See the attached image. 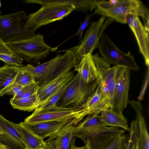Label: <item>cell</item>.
I'll return each instance as SVG.
<instances>
[{
	"instance_id": "obj_1",
	"label": "cell",
	"mask_w": 149,
	"mask_h": 149,
	"mask_svg": "<svg viewBox=\"0 0 149 149\" xmlns=\"http://www.w3.org/2000/svg\"><path fill=\"white\" fill-rule=\"evenodd\" d=\"M63 51L65 52L64 54H58L46 62L36 66L30 64L23 65L19 69L31 75L40 84L47 83L71 71L75 66L73 51L70 49Z\"/></svg>"
},
{
	"instance_id": "obj_2",
	"label": "cell",
	"mask_w": 149,
	"mask_h": 149,
	"mask_svg": "<svg viewBox=\"0 0 149 149\" xmlns=\"http://www.w3.org/2000/svg\"><path fill=\"white\" fill-rule=\"evenodd\" d=\"M24 2L42 6L38 11L28 15L25 26L26 30L36 31L42 26L62 19L75 10L72 3H58L52 0H25Z\"/></svg>"
},
{
	"instance_id": "obj_3",
	"label": "cell",
	"mask_w": 149,
	"mask_h": 149,
	"mask_svg": "<svg viewBox=\"0 0 149 149\" xmlns=\"http://www.w3.org/2000/svg\"><path fill=\"white\" fill-rule=\"evenodd\" d=\"M44 37L38 33L31 38L6 42L8 47L20 58L29 64H39L40 61L51 51L57 47H52L45 42Z\"/></svg>"
},
{
	"instance_id": "obj_4",
	"label": "cell",
	"mask_w": 149,
	"mask_h": 149,
	"mask_svg": "<svg viewBox=\"0 0 149 149\" xmlns=\"http://www.w3.org/2000/svg\"><path fill=\"white\" fill-rule=\"evenodd\" d=\"M99 83L97 79L91 82L86 83L77 72L69 83L65 93L56 105L73 109L78 108L94 93Z\"/></svg>"
},
{
	"instance_id": "obj_5",
	"label": "cell",
	"mask_w": 149,
	"mask_h": 149,
	"mask_svg": "<svg viewBox=\"0 0 149 149\" xmlns=\"http://www.w3.org/2000/svg\"><path fill=\"white\" fill-rule=\"evenodd\" d=\"M28 15L24 11L0 15V37L7 42L31 38L36 34L33 30H26Z\"/></svg>"
},
{
	"instance_id": "obj_6",
	"label": "cell",
	"mask_w": 149,
	"mask_h": 149,
	"mask_svg": "<svg viewBox=\"0 0 149 149\" xmlns=\"http://www.w3.org/2000/svg\"><path fill=\"white\" fill-rule=\"evenodd\" d=\"M93 13L112 18L117 22L123 24H127V17L128 15L141 16L145 24L149 23L148 10L139 0H118L117 4L110 8L94 11Z\"/></svg>"
},
{
	"instance_id": "obj_7",
	"label": "cell",
	"mask_w": 149,
	"mask_h": 149,
	"mask_svg": "<svg viewBox=\"0 0 149 149\" xmlns=\"http://www.w3.org/2000/svg\"><path fill=\"white\" fill-rule=\"evenodd\" d=\"M106 18V17L101 16L97 21L92 22L87 29L80 44L70 49L74 55L75 66L84 56L88 54H92L97 47L104 31L114 21L113 19L109 18L104 22Z\"/></svg>"
},
{
	"instance_id": "obj_8",
	"label": "cell",
	"mask_w": 149,
	"mask_h": 149,
	"mask_svg": "<svg viewBox=\"0 0 149 149\" xmlns=\"http://www.w3.org/2000/svg\"><path fill=\"white\" fill-rule=\"evenodd\" d=\"M102 57L109 64L137 71L139 68L134 57L129 52L125 53L118 48L104 33L102 35L97 46Z\"/></svg>"
},
{
	"instance_id": "obj_9",
	"label": "cell",
	"mask_w": 149,
	"mask_h": 149,
	"mask_svg": "<svg viewBox=\"0 0 149 149\" xmlns=\"http://www.w3.org/2000/svg\"><path fill=\"white\" fill-rule=\"evenodd\" d=\"M80 107L76 109L63 107L56 105L43 111L33 113L26 118L24 123L27 125L49 122H61L74 118L81 121Z\"/></svg>"
},
{
	"instance_id": "obj_10",
	"label": "cell",
	"mask_w": 149,
	"mask_h": 149,
	"mask_svg": "<svg viewBox=\"0 0 149 149\" xmlns=\"http://www.w3.org/2000/svg\"><path fill=\"white\" fill-rule=\"evenodd\" d=\"M130 70L125 67H118L112 110L119 113H123L129 102Z\"/></svg>"
},
{
	"instance_id": "obj_11",
	"label": "cell",
	"mask_w": 149,
	"mask_h": 149,
	"mask_svg": "<svg viewBox=\"0 0 149 149\" xmlns=\"http://www.w3.org/2000/svg\"><path fill=\"white\" fill-rule=\"evenodd\" d=\"M126 20L134 35L145 64L149 68V24L143 25L139 17L131 15H127Z\"/></svg>"
},
{
	"instance_id": "obj_12",
	"label": "cell",
	"mask_w": 149,
	"mask_h": 149,
	"mask_svg": "<svg viewBox=\"0 0 149 149\" xmlns=\"http://www.w3.org/2000/svg\"><path fill=\"white\" fill-rule=\"evenodd\" d=\"M0 127L3 132L0 134V142L7 149H26L17 124L7 120L0 114Z\"/></svg>"
},
{
	"instance_id": "obj_13",
	"label": "cell",
	"mask_w": 149,
	"mask_h": 149,
	"mask_svg": "<svg viewBox=\"0 0 149 149\" xmlns=\"http://www.w3.org/2000/svg\"><path fill=\"white\" fill-rule=\"evenodd\" d=\"M80 121L74 118L63 122H49L27 125L32 130L43 139L48 137L45 142L53 139L61 132L68 126L77 125Z\"/></svg>"
},
{
	"instance_id": "obj_14",
	"label": "cell",
	"mask_w": 149,
	"mask_h": 149,
	"mask_svg": "<svg viewBox=\"0 0 149 149\" xmlns=\"http://www.w3.org/2000/svg\"><path fill=\"white\" fill-rule=\"evenodd\" d=\"M127 139L124 133L109 134L92 137L84 143L87 149H122Z\"/></svg>"
},
{
	"instance_id": "obj_15",
	"label": "cell",
	"mask_w": 149,
	"mask_h": 149,
	"mask_svg": "<svg viewBox=\"0 0 149 149\" xmlns=\"http://www.w3.org/2000/svg\"><path fill=\"white\" fill-rule=\"evenodd\" d=\"M129 103L136 113V118L139 125L135 149H149V136L141 104L140 102L134 100L130 101Z\"/></svg>"
},
{
	"instance_id": "obj_16",
	"label": "cell",
	"mask_w": 149,
	"mask_h": 149,
	"mask_svg": "<svg viewBox=\"0 0 149 149\" xmlns=\"http://www.w3.org/2000/svg\"><path fill=\"white\" fill-rule=\"evenodd\" d=\"M74 73V71H70L47 83L40 84L37 94L41 102L59 88L70 82L75 76Z\"/></svg>"
},
{
	"instance_id": "obj_17",
	"label": "cell",
	"mask_w": 149,
	"mask_h": 149,
	"mask_svg": "<svg viewBox=\"0 0 149 149\" xmlns=\"http://www.w3.org/2000/svg\"><path fill=\"white\" fill-rule=\"evenodd\" d=\"M17 125L26 149H46L44 139L33 132L27 124L22 122Z\"/></svg>"
},
{
	"instance_id": "obj_18",
	"label": "cell",
	"mask_w": 149,
	"mask_h": 149,
	"mask_svg": "<svg viewBox=\"0 0 149 149\" xmlns=\"http://www.w3.org/2000/svg\"><path fill=\"white\" fill-rule=\"evenodd\" d=\"M76 125L73 124L68 126L53 139L46 142V149H69L75 144L76 137L74 132Z\"/></svg>"
},
{
	"instance_id": "obj_19",
	"label": "cell",
	"mask_w": 149,
	"mask_h": 149,
	"mask_svg": "<svg viewBox=\"0 0 149 149\" xmlns=\"http://www.w3.org/2000/svg\"><path fill=\"white\" fill-rule=\"evenodd\" d=\"M74 68V71L78 73L86 83L91 82L98 78V72L91 54H88L84 56Z\"/></svg>"
},
{
	"instance_id": "obj_20",
	"label": "cell",
	"mask_w": 149,
	"mask_h": 149,
	"mask_svg": "<svg viewBox=\"0 0 149 149\" xmlns=\"http://www.w3.org/2000/svg\"><path fill=\"white\" fill-rule=\"evenodd\" d=\"M125 131L116 127L99 126L74 132V134L76 138H79L84 143L92 137L101 135L124 133Z\"/></svg>"
},
{
	"instance_id": "obj_21",
	"label": "cell",
	"mask_w": 149,
	"mask_h": 149,
	"mask_svg": "<svg viewBox=\"0 0 149 149\" xmlns=\"http://www.w3.org/2000/svg\"><path fill=\"white\" fill-rule=\"evenodd\" d=\"M100 113L101 119L106 126L118 127L129 131L127 119L123 113H119L108 108L103 109Z\"/></svg>"
},
{
	"instance_id": "obj_22",
	"label": "cell",
	"mask_w": 149,
	"mask_h": 149,
	"mask_svg": "<svg viewBox=\"0 0 149 149\" xmlns=\"http://www.w3.org/2000/svg\"><path fill=\"white\" fill-rule=\"evenodd\" d=\"M10 102L14 109L28 111L35 110L41 103L37 93L20 99H15L12 98L10 99Z\"/></svg>"
},
{
	"instance_id": "obj_23",
	"label": "cell",
	"mask_w": 149,
	"mask_h": 149,
	"mask_svg": "<svg viewBox=\"0 0 149 149\" xmlns=\"http://www.w3.org/2000/svg\"><path fill=\"white\" fill-rule=\"evenodd\" d=\"M0 61L6 64L17 66L23 65V61L15 54L0 37Z\"/></svg>"
},
{
	"instance_id": "obj_24",
	"label": "cell",
	"mask_w": 149,
	"mask_h": 149,
	"mask_svg": "<svg viewBox=\"0 0 149 149\" xmlns=\"http://www.w3.org/2000/svg\"><path fill=\"white\" fill-rule=\"evenodd\" d=\"M92 57L98 72V79L100 80L107 79L114 72L116 67H111L110 65L102 57L100 56L98 54L92 55Z\"/></svg>"
},
{
	"instance_id": "obj_25",
	"label": "cell",
	"mask_w": 149,
	"mask_h": 149,
	"mask_svg": "<svg viewBox=\"0 0 149 149\" xmlns=\"http://www.w3.org/2000/svg\"><path fill=\"white\" fill-rule=\"evenodd\" d=\"M19 67L6 64L0 67V94L13 80Z\"/></svg>"
},
{
	"instance_id": "obj_26",
	"label": "cell",
	"mask_w": 149,
	"mask_h": 149,
	"mask_svg": "<svg viewBox=\"0 0 149 149\" xmlns=\"http://www.w3.org/2000/svg\"><path fill=\"white\" fill-rule=\"evenodd\" d=\"M69 83L59 88L42 102L38 108L34 111L38 112L44 111L56 105L65 93Z\"/></svg>"
},
{
	"instance_id": "obj_27",
	"label": "cell",
	"mask_w": 149,
	"mask_h": 149,
	"mask_svg": "<svg viewBox=\"0 0 149 149\" xmlns=\"http://www.w3.org/2000/svg\"><path fill=\"white\" fill-rule=\"evenodd\" d=\"M102 126H107L102 121L100 113H93L87 115L85 118L75 126L74 131Z\"/></svg>"
},
{
	"instance_id": "obj_28",
	"label": "cell",
	"mask_w": 149,
	"mask_h": 149,
	"mask_svg": "<svg viewBox=\"0 0 149 149\" xmlns=\"http://www.w3.org/2000/svg\"><path fill=\"white\" fill-rule=\"evenodd\" d=\"M116 77L106 86L101 88V97L105 109H113Z\"/></svg>"
},
{
	"instance_id": "obj_29",
	"label": "cell",
	"mask_w": 149,
	"mask_h": 149,
	"mask_svg": "<svg viewBox=\"0 0 149 149\" xmlns=\"http://www.w3.org/2000/svg\"><path fill=\"white\" fill-rule=\"evenodd\" d=\"M19 67L13 80L10 84L24 86L36 81L32 76L25 71L20 70Z\"/></svg>"
},
{
	"instance_id": "obj_30",
	"label": "cell",
	"mask_w": 149,
	"mask_h": 149,
	"mask_svg": "<svg viewBox=\"0 0 149 149\" xmlns=\"http://www.w3.org/2000/svg\"><path fill=\"white\" fill-rule=\"evenodd\" d=\"M139 125L136 118L131 123L129 128V134L126 141L127 149H135L138 134Z\"/></svg>"
},
{
	"instance_id": "obj_31",
	"label": "cell",
	"mask_w": 149,
	"mask_h": 149,
	"mask_svg": "<svg viewBox=\"0 0 149 149\" xmlns=\"http://www.w3.org/2000/svg\"><path fill=\"white\" fill-rule=\"evenodd\" d=\"M40 84L35 81L24 86L21 95L13 97L15 99H18L28 97L37 94L39 88Z\"/></svg>"
},
{
	"instance_id": "obj_32",
	"label": "cell",
	"mask_w": 149,
	"mask_h": 149,
	"mask_svg": "<svg viewBox=\"0 0 149 149\" xmlns=\"http://www.w3.org/2000/svg\"><path fill=\"white\" fill-rule=\"evenodd\" d=\"M94 14L93 13H90L88 15H87L83 22L81 23L79 29L76 33L70 38L67 39L64 42H65L68 40L69 39L75 36H78L79 37V42H81L82 40V36L83 33L86 27L88 25L90 20L91 18Z\"/></svg>"
},
{
	"instance_id": "obj_33",
	"label": "cell",
	"mask_w": 149,
	"mask_h": 149,
	"mask_svg": "<svg viewBox=\"0 0 149 149\" xmlns=\"http://www.w3.org/2000/svg\"><path fill=\"white\" fill-rule=\"evenodd\" d=\"M147 68V70L145 76L143 86L138 97V99L139 100H143L148 86L149 79V68Z\"/></svg>"
},
{
	"instance_id": "obj_34",
	"label": "cell",
	"mask_w": 149,
	"mask_h": 149,
	"mask_svg": "<svg viewBox=\"0 0 149 149\" xmlns=\"http://www.w3.org/2000/svg\"><path fill=\"white\" fill-rule=\"evenodd\" d=\"M69 149H87L86 145L84 146L79 147L76 146L75 144L72 145Z\"/></svg>"
},
{
	"instance_id": "obj_35",
	"label": "cell",
	"mask_w": 149,
	"mask_h": 149,
	"mask_svg": "<svg viewBox=\"0 0 149 149\" xmlns=\"http://www.w3.org/2000/svg\"><path fill=\"white\" fill-rule=\"evenodd\" d=\"M0 149H7V147L0 142Z\"/></svg>"
},
{
	"instance_id": "obj_36",
	"label": "cell",
	"mask_w": 149,
	"mask_h": 149,
	"mask_svg": "<svg viewBox=\"0 0 149 149\" xmlns=\"http://www.w3.org/2000/svg\"><path fill=\"white\" fill-rule=\"evenodd\" d=\"M126 141L123 145L122 149H127Z\"/></svg>"
},
{
	"instance_id": "obj_37",
	"label": "cell",
	"mask_w": 149,
	"mask_h": 149,
	"mask_svg": "<svg viewBox=\"0 0 149 149\" xmlns=\"http://www.w3.org/2000/svg\"><path fill=\"white\" fill-rule=\"evenodd\" d=\"M1 0H0V8H1ZM1 12L0 11V15H1Z\"/></svg>"
}]
</instances>
